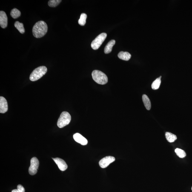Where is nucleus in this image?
Segmentation results:
<instances>
[{"label": "nucleus", "instance_id": "1", "mask_svg": "<svg viewBox=\"0 0 192 192\" xmlns=\"http://www.w3.org/2000/svg\"><path fill=\"white\" fill-rule=\"evenodd\" d=\"M48 27L45 22L43 21H38L33 27V35L37 38H42L46 33Z\"/></svg>", "mask_w": 192, "mask_h": 192}, {"label": "nucleus", "instance_id": "2", "mask_svg": "<svg viewBox=\"0 0 192 192\" xmlns=\"http://www.w3.org/2000/svg\"><path fill=\"white\" fill-rule=\"evenodd\" d=\"M93 79L98 84L104 85L108 82V78L105 73L98 70H94L92 72Z\"/></svg>", "mask_w": 192, "mask_h": 192}, {"label": "nucleus", "instance_id": "3", "mask_svg": "<svg viewBox=\"0 0 192 192\" xmlns=\"http://www.w3.org/2000/svg\"><path fill=\"white\" fill-rule=\"evenodd\" d=\"M47 71V68L44 66L37 68L30 74V80L33 82L38 80L45 75Z\"/></svg>", "mask_w": 192, "mask_h": 192}, {"label": "nucleus", "instance_id": "4", "mask_svg": "<svg viewBox=\"0 0 192 192\" xmlns=\"http://www.w3.org/2000/svg\"><path fill=\"white\" fill-rule=\"evenodd\" d=\"M71 116L67 112H63L61 113L57 123L58 127L62 128L65 126L68 125L71 121Z\"/></svg>", "mask_w": 192, "mask_h": 192}, {"label": "nucleus", "instance_id": "5", "mask_svg": "<svg viewBox=\"0 0 192 192\" xmlns=\"http://www.w3.org/2000/svg\"><path fill=\"white\" fill-rule=\"evenodd\" d=\"M107 37V34L105 33H102L98 35L92 41L91 44L92 48L94 50H97L100 47L102 43L105 40Z\"/></svg>", "mask_w": 192, "mask_h": 192}, {"label": "nucleus", "instance_id": "6", "mask_svg": "<svg viewBox=\"0 0 192 192\" xmlns=\"http://www.w3.org/2000/svg\"><path fill=\"white\" fill-rule=\"evenodd\" d=\"M39 162L37 158H32L30 161V166L29 167V172L31 175H34L37 172L38 169L39 167Z\"/></svg>", "mask_w": 192, "mask_h": 192}, {"label": "nucleus", "instance_id": "7", "mask_svg": "<svg viewBox=\"0 0 192 192\" xmlns=\"http://www.w3.org/2000/svg\"><path fill=\"white\" fill-rule=\"evenodd\" d=\"M115 160V158L113 156H107L101 159L99 162L100 166L101 168H104L108 167L111 163Z\"/></svg>", "mask_w": 192, "mask_h": 192}, {"label": "nucleus", "instance_id": "8", "mask_svg": "<svg viewBox=\"0 0 192 192\" xmlns=\"http://www.w3.org/2000/svg\"><path fill=\"white\" fill-rule=\"evenodd\" d=\"M55 163L57 165L58 168L62 171H65L68 168V166L65 161L59 158L53 159Z\"/></svg>", "mask_w": 192, "mask_h": 192}, {"label": "nucleus", "instance_id": "9", "mask_svg": "<svg viewBox=\"0 0 192 192\" xmlns=\"http://www.w3.org/2000/svg\"><path fill=\"white\" fill-rule=\"evenodd\" d=\"M73 139L76 142L82 145H86L87 144V140L79 133H76L73 135Z\"/></svg>", "mask_w": 192, "mask_h": 192}, {"label": "nucleus", "instance_id": "10", "mask_svg": "<svg viewBox=\"0 0 192 192\" xmlns=\"http://www.w3.org/2000/svg\"><path fill=\"white\" fill-rule=\"evenodd\" d=\"M8 25V18L5 12H0V25L2 28H5Z\"/></svg>", "mask_w": 192, "mask_h": 192}, {"label": "nucleus", "instance_id": "11", "mask_svg": "<svg viewBox=\"0 0 192 192\" xmlns=\"http://www.w3.org/2000/svg\"><path fill=\"white\" fill-rule=\"evenodd\" d=\"M8 110L7 100L3 96L0 97V113H4Z\"/></svg>", "mask_w": 192, "mask_h": 192}, {"label": "nucleus", "instance_id": "12", "mask_svg": "<svg viewBox=\"0 0 192 192\" xmlns=\"http://www.w3.org/2000/svg\"><path fill=\"white\" fill-rule=\"evenodd\" d=\"M118 57L120 59L127 61L130 59L131 56L128 52L121 51L118 54Z\"/></svg>", "mask_w": 192, "mask_h": 192}, {"label": "nucleus", "instance_id": "13", "mask_svg": "<svg viewBox=\"0 0 192 192\" xmlns=\"http://www.w3.org/2000/svg\"><path fill=\"white\" fill-rule=\"evenodd\" d=\"M116 41L115 40H111L107 44L104 49V53L105 54H108L111 53L112 50L113 45L115 44Z\"/></svg>", "mask_w": 192, "mask_h": 192}, {"label": "nucleus", "instance_id": "14", "mask_svg": "<svg viewBox=\"0 0 192 192\" xmlns=\"http://www.w3.org/2000/svg\"><path fill=\"white\" fill-rule=\"evenodd\" d=\"M142 100L144 106L147 110H150L151 109V102L148 96L145 94L143 95Z\"/></svg>", "mask_w": 192, "mask_h": 192}, {"label": "nucleus", "instance_id": "15", "mask_svg": "<svg viewBox=\"0 0 192 192\" xmlns=\"http://www.w3.org/2000/svg\"><path fill=\"white\" fill-rule=\"evenodd\" d=\"M166 139L170 143L174 142L177 139V137L176 135L169 132H166L165 133Z\"/></svg>", "mask_w": 192, "mask_h": 192}, {"label": "nucleus", "instance_id": "16", "mask_svg": "<svg viewBox=\"0 0 192 192\" xmlns=\"http://www.w3.org/2000/svg\"><path fill=\"white\" fill-rule=\"evenodd\" d=\"M15 27L17 29L20 33H24L25 32L24 25L22 23H20L19 21H16L14 24Z\"/></svg>", "mask_w": 192, "mask_h": 192}, {"label": "nucleus", "instance_id": "17", "mask_svg": "<svg viewBox=\"0 0 192 192\" xmlns=\"http://www.w3.org/2000/svg\"><path fill=\"white\" fill-rule=\"evenodd\" d=\"M161 76L155 80L152 84V88L153 90H157L159 89L161 83Z\"/></svg>", "mask_w": 192, "mask_h": 192}, {"label": "nucleus", "instance_id": "18", "mask_svg": "<svg viewBox=\"0 0 192 192\" xmlns=\"http://www.w3.org/2000/svg\"><path fill=\"white\" fill-rule=\"evenodd\" d=\"M10 15L14 19H16L20 16L21 12L18 9L14 8L11 12Z\"/></svg>", "mask_w": 192, "mask_h": 192}, {"label": "nucleus", "instance_id": "19", "mask_svg": "<svg viewBox=\"0 0 192 192\" xmlns=\"http://www.w3.org/2000/svg\"><path fill=\"white\" fill-rule=\"evenodd\" d=\"M175 153H176V155L180 158H184L186 156V153L184 150H182V149L177 148L175 149Z\"/></svg>", "mask_w": 192, "mask_h": 192}, {"label": "nucleus", "instance_id": "20", "mask_svg": "<svg viewBox=\"0 0 192 192\" xmlns=\"http://www.w3.org/2000/svg\"><path fill=\"white\" fill-rule=\"evenodd\" d=\"M87 15L85 13H82L81 15L80 18L78 20V23L81 26H84L85 25L86 22V19L87 18Z\"/></svg>", "mask_w": 192, "mask_h": 192}, {"label": "nucleus", "instance_id": "21", "mask_svg": "<svg viewBox=\"0 0 192 192\" xmlns=\"http://www.w3.org/2000/svg\"><path fill=\"white\" fill-rule=\"evenodd\" d=\"M62 1L61 0H50L48 2V5L49 7H55L59 5Z\"/></svg>", "mask_w": 192, "mask_h": 192}, {"label": "nucleus", "instance_id": "22", "mask_svg": "<svg viewBox=\"0 0 192 192\" xmlns=\"http://www.w3.org/2000/svg\"><path fill=\"white\" fill-rule=\"evenodd\" d=\"M25 190L23 187L21 185H18L17 189L12 190V192H25Z\"/></svg>", "mask_w": 192, "mask_h": 192}, {"label": "nucleus", "instance_id": "23", "mask_svg": "<svg viewBox=\"0 0 192 192\" xmlns=\"http://www.w3.org/2000/svg\"><path fill=\"white\" fill-rule=\"evenodd\" d=\"M191 189H192V188H191Z\"/></svg>", "mask_w": 192, "mask_h": 192}]
</instances>
